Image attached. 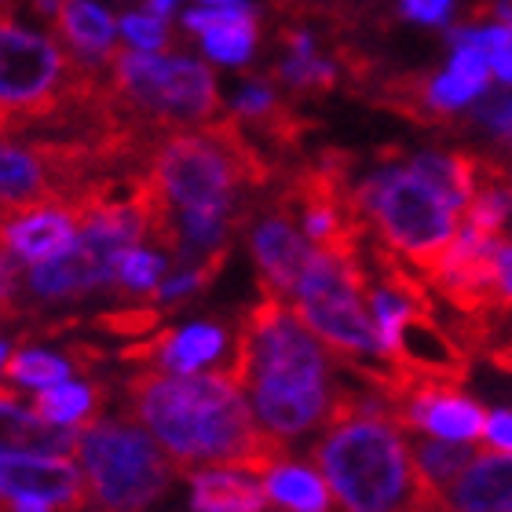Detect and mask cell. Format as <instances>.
Instances as JSON below:
<instances>
[{
	"mask_svg": "<svg viewBox=\"0 0 512 512\" xmlns=\"http://www.w3.org/2000/svg\"><path fill=\"white\" fill-rule=\"evenodd\" d=\"M498 300L502 311H512V242H502L498 249Z\"/></svg>",
	"mask_w": 512,
	"mask_h": 512,
	"instance_id": "f1b7e54d",
	"label": "cell"
},
{
	"mask_svg": "<svg viewBox=\"0 0 512 512\" xmlns=\"http://www.w3.org/2000/svg\"><path fill=\"white\" fill-rule=\"evenodd\" d=\"M249 246H253V260L256 271H260L264 293L289 300L297 278L304 275L308 260L315 256V246L300 231L297 213L282 202V194L267 198L253 213V220H249Z\"/></svg>",
	"mask_w": 512,
	"mask_h": 512,
	"instance_id": "30bf717a",
	"label": "cell"
},
{
	"mask_svg": "<svg viewBox=\"0 0 512 512\" xmlns=\"http://www.w3.org/2000/svg\"><path fill=\"white\" fill-rule=\"evenodd\" d=\"M161 271H165V256L150 253V249L132 246L125 256H121V264H118V289L150 297V293L158 289Z\"/></svg>",
	"mask_w": 512,
	"mask_h": 512,
	"instance_id": "cb8c5ba5",
	"label": "cell"
},
{
	"mask_svg": "<svg viewBox=\"0 0 512 512\" xmlns=\"http://www.w3.org/2000/svg\"><path fill=\"white\" fill-rule=\"evenodd\" d=\"M410 454H414V469L428 491L447 494L450 483L480 458L483 447H469L465 439H414Z\"/></svg>",
	"mask_w": 512,
	"mask_h": 512,
	"instance_id": "ffe728a7",
	"label": "cell"
},
{
	"mask_svg": "<svg viewBox=\"0 0 512 512\" xmlns=\"http://www.w3.org/2000/svg\"><path fill=\"white\" fill-rule=\"evenodd\" d=\"M505 450L512 454V410H498V414L487 417V428H483V450Z\"/></svg>",
	"mask_w": 512,
	"mask_h": 512,
	"instance_id": "83f0119b",
	"label": "cell"
},
{
	"mask_svg": "<svg viewBox=\"0 0 512 512\" xmlns=\"http://www.w3.org/2000/svg\"><path fill=\"white\" fill-rule=\"evenodd\" d=\"M172 4H176V0H150V11H154V15H161V19H165V15H169V11H172Z\"/></svg>",
	"mask_w": 512,
	"mask_h": 512,
	"instance_id": "836d02e7",
	"label": "cell"
},
{
	"mask_svg": "<svg viewBox=\"0 0 512 512\" xmlns=\"http://www.w3.org/2000/svg\"><path fill=\"white\" fill-rule=\"evenodd\" d=\"M55 33L70 44V52L85 63L107 66L114 55V19L99 4L88 0H59V8L52 15Z\"/></svg>",
	"mask_w": 512,
	"mask_h": 512,
	"instance_id": "2e32d148",
	"label": "cell"
},
{
	"mask_svg": "<svg viewBox=\"0 0 512 512\" xmlns=\"http://www.w3.org/2000/svg\"><path fill=\"white\" fill-rule=\"evenodd\" d=\"M158 322H161L158 308H125V311H103V315H96L99 330L114 333V337H125V341L147 337Z\"/></svg>",
	"mask_w": 512,
	"mask_h": 512,
	"instance_id": "d4e9b609",
	"label": "cell"
},
{
	"mask_svg": "<svg viewBox=\"0 0 512 512\" xmlns=\"http://www.w3.org/2000/svg\"><path fill=\"white\" fill-rule=\"evenodd\" d=\"M107 92L110 103L154 139L209 125L220 114V88L209 66L143 48H114L107 63Z\"/></svg>",
	"mask_w": 512,
	"mask_h": 512,
	"instance_id": "5b68a950",
	"label": "cell"
},
{
	"mask_svg": "<svg viewBox=\"0 0 512 512\" xmlns=\"http://www.w3.org/2000/svg\"><path fill=\"white\" fill-rule=\"evenodd\" d=\"M205 8H249L246 0H198Z\"/></svg>",
	"mask_w": 512,
	"mask_h": 512,
	"instance_id": "d6a6232c",
	"label": "cell"
},
{
	"mask_svg": "<svg viewBox=\"0 0 512 512\" xmlns=\"http://www.w3.org/2000/svg\"><path fill=\"white\" fill-rule=\"evenodd\" d=\"M443 512H512V454L483 450L447 487Z\"/></svg>",
	"mask_w": 512,
	"mask_h": 512,
	"instance_id": "9a60e30c",
	"label": "cell"
},
{
	"mask_svg": "<svg viewBox=\"0 0 512 512\" xmlns=\"http://www.w3.org/2000/svg\"><path fill=\"white\" fill-rule=\"evenodd\" d=\"M15 132H26V121H22V114H15L11 107L0 103V139L15 136Z\"/></svg>",
	"mask_w": 512,
	"mask_h": 512,
	"instance_id": "f546056e",
	"label": "cell"
},
{
	"mask_svg": "<svg viewBox=\"0 0 512 512\" xmlns=\"http://www.w3.org/2000/svg\"><path fill=\"white\" fill-rule=\"evenodd\" d=\"M81 235L74 202H44L0 213V256L11 264H44L63 256Z\"/></svg>",
	"mask_w": 512,
	"mask_h": 512,
	"instance_id": "8fae6325",
	"label": "cell"
},
{
	"mask_svg": "<svg viewBox=\"0 0 512 512\" xmlns=\"http://www.w3.org/2000/svg\"><path fill=\"white\" fill-rule=\"evenodd\" d=\"M384 359L421 384H443V388H461L469 381L472 355L469 348L439 326L436 311H406L403 322L395 326L392 344L384 348Z\"/></svg>",
	"mask_w": 512,
	"mask_h": 512,
	"instance_id": "9c48e42d",
	"label": "cell"
},
{
	"mask_svg": "<svg viewBox=\"0 0 512 512\" xmlns=\"http://www.w3.org/2000/svg\"><path fill=\"white\" fill-rule=\"evenodd\" d=\"M271 77L282 88L297 92V96H322V92H330L341 81L337 63H326L319 55H289L286 63H278L271 70Z\"/></svg>",
	"mask_w": 512,
	"mask_h": 512,
	"instance_id": "7402d4cb",
	"label": "cell"
},
{
	"mask_svg": "<svg viewBox=\"0 0 512 512\" xmlns=\"http://www.w3.org/2000/svg\"><path fill=\"white\" fill-rule=\"evenodd\" d=\"M381 417H348L330 425L311 458L330 483L333 512H421L443 494L428 491L414 469L410 439Z\"/></svg>",
	"mask_w": 512,
	"mask_h": 512,
	"instance_id": "277c9868",
	"label": "cell"
},
{
	"mask_svg": "<svg viewBox=\"0 0 512 512\" xmlns=\"http://www.w3.org/2000/svg\"><path fill=\"white\" fill-rule=\"evenodd\" d=\"M498 139H502V143H509V147H512V121H509V125H505V132H502V136H498Z\"/></svg>",
	"mask_w": 512,
	"mask_h": 512,
	"instance_id": "d590c367",
	"label": "cell"
},
{
	"mask_svg": "<svg viewBox=\"0 0 512 512\" xmlns=\"http://www.w3.org/2000/svg\"><path fill=\"white\" fill-rule=\"evenodd\" d=\"M15 15V0H0V22H11Z\"/></svg>",
	"mask_w": 512,
	"mask_h": 512,
	"instance_id": "e575fe53",
	"label": "cell"
},
{
	"mask_svg": "<svg viewBox=\"0 0 512 512\" xmlns=\"http://www.w3.org/2000/svg\"><path fill=\"white\" fill-rule=\"evenodd\" d=\"M399 11H403V19L425 22V26H439V22L450 19L454 0H403Z\"/></svg>",
	"mask_w": 512,
	"mask_h": 512,
	"instance_id": "4316f807",
	"label": "cell"
},
{
	"mask_svg": "<svg viewBox=\"0 0 512 512\" xmlns=\"http://www.w3.org/2000/svg\"><path fill=\"white\" fill-rule=\"evenodd\" d=\"M0 103L26 128L81 136L107 107V66L85 63L41 33L0 22Z\"/></svg>",
	"mask_w": 512,
	"mask_h": 512,
	"instance_id": "3957f363",
	"label": "cell"
},
{
	"mask_svg": "<svg viewBox=\"0 0 512 512\" xmlns=\"http://www.w3.org/2000/svg\"><path fill=\"white\" fill-rule=\"evenodd\" d=\"M187 30L202 33L205 52L220 63H246L256 44L253 8H198L187 15Z\"/></svg>",
	"mask_w": 512,
	"mask_h": 512,
	"instance_id": "e0dca14e",
	"label": "cell"
},
{
	"mask_svg": "<svg viewBox=\"0 0 512 512\" xmlns=\"http://www.w3.org/2000/svg\"><path fill=\"white\" fill-rule=\"evenodd\" d=\"M491 70H494L498 77H502L505 85H512V52L494 55V59H491Z\"/></svg>",
	"mask_w": 512,
	"mask_h": 512,
	"instance_id": "1f68e13d",
	"label": "cell"
},
{
	"mask_svg": "<svg viewBox=\"0 0 512 512\" xmlns=\"http://www.w3.org/2000/svg\"><path fill=\"white\" fill-rule=\"evenodd\" d=\"M355 205L384 246L425 278L458 235V209L410 165H377L355 183Z\"/></svg>",
	"mask_w": 512,
	"mask_h": 512,
	"instance_id": "8992f818",
	"label": "cell"
},
{
	"mask_svg": "<svg viewBox=\"0 0 512 512\" xmlns=\"http://www.w3.org/2000/svg\"><path fill=\"white\" fill-rule=\"evenodd\" d=\"M110 388L107 384H52L33 395V414L52 421L59 428H77L85 432L88 425H96L103 406H107Z\"/></svg>",
	"mask_w": 512,
	"mask_h": 512,
	"instance_id": "ac0fdd59",
	"label": "cell"
},
{
	"mask_svg": "<svg viewBox=\"0 0 512 512\" xmlns=\"http://www.w3.org/2000/svg\"><path fill=\"white\" fill-rule=\"evenodd\" d=\"M77 428H59L22 410L19 399H0V458H66L77 454Z\"/></svg>",
	"mask_w": 512,
	"mask_h": 512,
	"instance_id": "5bb4252c",
	"label": "cell"
},
{
	"mask_svg": "<svg viewBox=\"0 0 512 512\" xmlns=\"http://www.w3.org/2000/svg\"><path fill=\"white\" fill-rule=\"evenodd\" d=\"M0 498H44L59 512L92 505L88 483L63 458H0Z\"/></svg>",
	"mask_w": 512,
	"mask_h": 512,
	"instance_id": "7c38bea8",
	"label": "cell"
},
{
	"mask_svg": "<svg viewBox=\"0 0 512 512\" xmlns=\"http://www.w3.org/2000/svg\"><path fill=\"white\" fill-rule=\"evenodd\" d=\"M264 494L289 512H333L330 483L322 480L319 472L304 469V465H289V461L267 472Z\"/></svg>",
	"mask_w": 512,
	"mask_h": 512,
	"instance_id": "44dd1931",
	"label": "cell"
},
{
	"mask_svg": "<svg viewBox=\"0 0 512 512\" xmlns=\"http://www.w3.org/2000/svg\"><path fill=\"white\" fill-rule=\"evenodd\" d=\"M121 33H125L136 48H143V52H158V48L169 44V26H165V19L154 15V11H150V15H125V19H121Z\"/></svg>",
	"mask_w": 512,
	"mask_h": 512,
	"instance_id": "484cf974",
	"label": "cell"
},
{
	"mask_svg": "<svg viewBox=\"0 0 512 512\" xmlns=\"http://www.w3.org/2000/svg\"><path fill=\"white\" fill-rule=\"evenodd\" d=\"M238 337L249 348L253 410L267 436L286 443L330 417L337 388L330 355L286 300L260 289V300L238 322Z\"/></svg>",
	"mask_w": 512,
	"mask_h": 512,
	"instance_id": "7a4b0ae2",
	"label": "cell"
},
{
	"mask_svg": "<svg viewBox=\"0 0 512 512\" xmlns=\"http://www.w3.org/2000/svg\"><path fill=\"white\" fill-rule=\"evenodd\" d=\"M77 461L85 472L88 498L103 512H143L172 480L169 458L128 410L114 421L88 425L77 439Z\"/></svg>",
	"mask_w": 512,
	"mask_h": 512,
	"instance_id": "ba28073f",
	"label": "cell"
},
{
	"mask_svg": "<svg viewBox=\"0 0 512 512\" xmlns=\"http://www.w3.org/2000/svg\"><path fill=\"white\" fill-rule=\"evenodd\" d=\"M0 512H8V502H4V498H0Z\"/></svg>",
	"mask_w": 512,
	"mask_h": 512,
	"instance_id": "8d00e7d4",
	"label": "cell"
},
{
	"mask_svg": "<svg viewBox=\"0 0 512 512\" xmlns=\"http://www.w3.org/2000/svg\"><path fill=\"white\" fill-rule=\"evenodd\" d=\"M125 399L128 414L143 421L169 450L176 472L191 476L194 465H209L267 476L286 461L282 439L256 428L242 388L224 377L136 370L125 381Z\"/></svg>",
	"mask_w": 512,
	"mask_h": 512,
	"instance_id": "6da1fadb",
	"label": "cell"
},
{
	"mask_svg": "<svg viewBox=\"0 0 512 512\" xmlns=\"http://www.w3.org/2000/svg\"><path fill=\"white\" fill-rule=\"evenodd\" d=\"M267 498L260 487L231 476V469L191 472V505L194 512H264Z\"/></svg>",
	"mask_w": 512,
	"mask_h": 512,
	"instance_id": "d6986e66",
	"label": "cell"
},
{
	"mask_svg": "<svg viewBox=\"0 0 512 512\" xmlns=\"http://www.w3.org/2000/svg\"><path fill=\"white\" fill-rule=\"evenodd\" d=\"M231 352L224 326L205 322V326H187V330H161L158 337H139L128 348H121L125 363H161L169 374H194L202 366H220Z\"/></svg>",
	"mask_w": 512,
	"mask_h": 512,
	"instance_id": "4fadbf2b",
	"label": "cell"
},
{
	"mask_svg": "<svg viewBox=\"0 0 512 512\" xmlns=\"http://www.w3.org/2000/svg\"><path fill=\"white\" fill-rule=\"evenodd\" d=\"M487 359H491L498 370H505V374H512V341L509 344H498V348H491L487 352Z\"/></svg>",
	"mask_w": 512,
	"mask_h": 512,
	"instance_id": "4dcf8cb0",
	"label": "cell"
},
{
	"mask_svg": "<svg viewBox=\"0 0 512 512\" xmlns=\"http://www.w3.org/2000/svg\"><path fill=\"white\" fill-rule=\"evenodd\" d=\"M74 363L66 355L41 352V348H22L4 363V377L19 384H30V388H52V384H63L66 377H74Z\"/></svg>",
	"mask_w": 512,
	"mask_h": 512,
	"instance_id": "603a6c76",
	"label": "cell"
},
{
	"mask_svg": "<svg viewBox=\"0 0 512 512\" xmlns=\"http://www.w3.org/2000/svg\"><path fill=\"white\" fill-rule=\"evenodd\" d=\"M366 267L363 256H344L315 249L304 275L289 293L297 319L311 333H319L330 355L341 359H363L384 355L381 333H377L374 311L366 300Z\"/></svg>",
	"mask_w": 512,
	"mask_h": 512,
	"instance_id": "52a82bcc",
	"label": "cell"
}]
</instances>
